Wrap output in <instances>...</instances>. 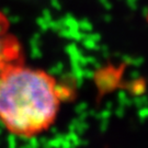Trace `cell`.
I'll return each instance as SVG.
<instances>
[{
	"label": "cell",
	"instance_id": "7a4b0ae2",
	"mask_svg": "<svg viewBox=\"0 0 148 148\" xmlns=\"http://www.w3.org/2000/svg\"><path fill=\"white\" fill-rule=\"evenodd\" d=\"M20 62V46L7 32L5 19L0 16V74L9 66Z\"/></svg>",
	"mask_w": 148,
	"mask_h": 148
},
{
	"label": "cell",
	"instance_id": "6da1fadb",
	"mask_svg": "<svg viewBox=\"0 0 148 148\" xmlns=\"http://www.w3.org/2000/svg\"><path fill=\"white\" fill-rule=\"evenodd\" d=\"M64 95L53 76L13 64L0 74V121L14 135L35 136L54 124Z\"/></svg>",
	"mask_w": 148,
	"mask_h": 148
}]
</instances>
